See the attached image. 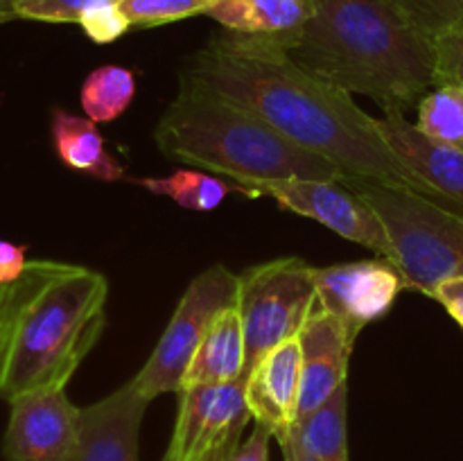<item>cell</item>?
I'll return each mask as SVG.
<instances>
[{
    "label": "cell",
    "mask_w": 463,
    "mask_h": 461,
    "mask_svg": "<svg viewBox=\"0 0 463 461\" xmlns=\"http://www.w3.org/2000/svg\"><path fill=\"white\" fill-rule=\"evenodd\" d=\"M315 9L317 0H215L206 16L226 32L274 41L285 50L315 16Z\"/></svg>",
    "instance_id": "obj_16"
},
{
    "label": "cell",
    "mask_w": 463,
    "mask_h": 461,
    "mask_svg": "<svg viewBox=\"0 0 463 461\" xmlns=\"http://www.w3.org/2000/svg\"><path fill=\"white\" fill-rule=\"evenodd\" d=\"M247 346H244V328L238 307L229 306L217 312L208 325L206 337L199 343L184 387L188 384H222L240 380L244 373Z\"/></svg>",
    "instance_id": "obj_17"
},
{
    "label": "cell",
    "mask_w": 463,
    "mask_h": 461,
    "mask_svg": "<svg viewBox=\"0 0 463 461\" xmlns=\"http://www.w3.org/2000/svg\"><path fill=\"white\" fill-rule=\"evenodd\" d=\"M154 140L172 161L233 176L238 185L289 176L344 181L335 163L298 147L249 108L190 81H181Z\"/></svg>",
    "instance_id": "obj_4"
},
{
    "label": "cell",
    "mask_w": 463,
    "mask_h": 461,
    "mask_svg": "<svg viewBox=\"0 0 463 461\" xmlns=\"http://www.w3.org/2000/svg\"><path fill=\"white\" fill-rule=\"evenodd\" d=\"M437 54V86L450 84L463 89V18L434 34Z\"/></svg>",
    "instance_id": "obj_24"
},
{
    "label": "cell",
    "mask_w": 463,
    "mask_h": 461,
    "mask_svg": "<svg viewBox=\"0 0 463 461\" xmlns=\"http://www.w3.org/2000/svg\"><path fill=\"white\" fill-rule=\"evenodd\" d=\"M251 420L244 380L188 384L179 391V414L163 461H206L220 447L242 437Z\"/></svg>",
    "instance_id": "obj_9"
},
{
    "label": "cell",
    "mask_w": 463,
    "mask_h": 461,
    "mask_svg": "<svg viewBox=\"0 0 463 461\" xmlns=\"http://www.w3.org/2000/svg\"><path fill=\"white\" fill-rule=\"evenodd\" d=\"M238 443H240V437H238V438H233V441L226 443L224 447H220V450H217L215 455H213V456H208L206 461H226V459H229L231 452H233L235 447H238Z\"/></svg>",
    "instance_id": "obj_33"
},
{
    "label": "cell",
    "mask_w": 463,
    "mask_h": 461,
    "mask_svg": "<svg viewBox=\"0 0 463 461\" xmlns=\"http://www.w3.org/2000/svg\"><path fill=\"white\" fill-rule=\"evenodd\" d=\"M149 402L129 380L102 400L84 407L68 461H138L140 425Z\"/></svg>",
    "instance_id": "obj_12"
},
{
    "label": "cell",
    "mask_w": 463,
    "mask_h": 461,
    "mask_svg": "<svg viewBox=\"0 0 463 461\" xmlns=\"http://www.w3.org/2000/svg\"><path fill=\"white\" fill-rule=\"evenodd\" d=\"M109 3H120V0H21L14 14L30 21L80 23L86 12Z\"/></svg>",
    "instance_id": "obj_25"
},
{
    "label": "cell",
    "mask_w": 463,
    "mask_h": 461,
    "mask_svg": "<svg viewBox=\"0 0 463 461\" xmlns=\"http://www.w3.org/2000/svg\"><path fill=\"white\" fill-rule=\"evenodd\" d=\"M14 283H16V280H14ZM14 283H9V285H0V355H3L5 334H7L9 316H12Z\"/></svg>",
    "instance_id": "obj_31"
},
{
    "label": "cell",
    "mask_w": 463,
    "mask_h": 461,
    "mask_svg": "<svg viewBox=\"0 0 463 461\" xmlns=\"http://www.w3.org/2000/svg\"><path fill=\"white\" fill-rule=\"evenodd\" d=\"M235 307L244 328L242 380L269 351L297 339L317 307L315 267L301 258H276L238 276Z\"/></svg>",
    "instance_id": "obj_6"
},
{
    "label": "cell",
    "mask_w": 463,
    "mask_h": 461,
    "mask_svg": "<svg viewBox=\"0 0 463 461\" xmlns=\"http://www.w3.org/2000/svg\"><path fill=\"white\" fill-rule=\"evenodd\" d=\"M432 298L446 307L448 315H450L463 330V278L443 280L441 285L434 287Z\"/></svg>",
    "instance_id": "obj_30"
},
{
    "label": "cell",
    "mask_w": 463,
    "mask_h": 461,
    "mask_svg": "<svg viewBox=\"0 0 463 461\" xmlns=\"http://www.w3.org/2000/svg\"><path fill=\"white\" fill-rule=\"evenodd\" d=\"M402 3L432 36L457 18H463V0H402Z\"/></svg>",
    "instance_id": "obj_27"
},
{
    "label": "cell",
    "mask_w": 463,
    "mask_h": 461,
    "mask_svg": "<svg viewBox=\"0 0 463 461\" xmlns=\"http://www.w3.org/2000/svg\"><path fill=\"white\" fill-rule=\"evenodd\" d=\"M5 461H68L77 441L80 407L66 389H41L9 400Z\"/></svg>",
    "instance_id": "obj_11"
},
{
    "label": "cell",
    "mask_w": 463,
    "mask_h": 461,
    "mask_svg": "<svg viewBox=\"0 0 463 461\" xmlns=\"http://www.w3.org/2000/svg\"><path fill=\"white\" fill-rule=\"evenodd\" d=\"M50 127H52L54 149L63 165L99 181L125 179V167L109 152L98 125L90 118H80L63 108H52Z\"/></svg>",
    "instance_id": "obj_18"
},
{
    "label": "cell",
    "mask_w": 463,
    "mask_h": 461,
    "mask_svg": "<svg viewBox=\"0 0 463 461\" xmlns=\"http://www.w3.org/2000/svg\"><path fill=\"white\" fill-rule=\"evenodd\" d=\"M298 393H301L298 337L267 353L244 378V396H247L251 420L267 425L276 441L285 437L297 420Z\"/></svg>",
    "instance_id": "obj_15"
},
{
    "label": "cell",
    "mask_w": 463,
    "mask_h": 461,
    "mask_svg": "<svg viewBox=\"0 0 463 461\" xmlns=\"http://www.w3.org/2000/svg\"><path fill=\"white\" fill-rule=\"evenodd\" d=\"M125 179L149 190L152 194L172 199L181 208L194 212L215 211L231 193L242 194L240 185L199 170H176L167 176H140V179L125 176Z\"/></svg>",
    "instance_id": "obj_20"
},
{
    "label": "cell",
    "mask_w": 463,
    "mask_h": 461,
    "mask_svg": "<svg viewBox=\"0 0 463 461\" xmlns=\"http://www.w3.org/2000/svg\"><path fill=\"white\" fill-rule=\"evenodd\" d=\"M317 303L337 316L353 339L396 306L405 276L387 258L315 267Z\"/></svg>",
    "instance_id": "obj_10"
},
{
    "label": "cell",
    "mask_w": 463,
    "mask_h": 461,
    "mask_svg": "<svg viewBox=\"0 0 463 461\" xmlns=\"http://www.w3.org/2000/svg\"><path fill=\"white\" fill-rule=\"evenodd\" d=\"M271 438H274V434L267 425L253 423L251 437L247 441H240L226 461H269Z\"/></svg>",
    "instance_id": "obj_28"
},
{
    "label": "cell",
    "mask_w": 463,
    "mask_h": 461,
    "mask_svg": "<svg viewBox=\"0 0 463 461\" xmlns=\"http://www.w3.org/2000/svg\"><path fill=\"white\" fill-rule=\"evenodd\" d=\"M375 125L401 161L441 193L452 203L455 215L463 217V149L425 136L398 108H384Z\"/></svg>",
    "instance_id": "obj_14"
},
{
    "label": "cell",
    "mask_w": 463,
    "mask_h": 461,
    "mask_svg": "<svg viewBox=\"0 0 463 461\" xmlns=\"http://www.w3.org/2000/svg\"><path fill=\"white\" fill-rule=\"evenodd\" d=\"M104 274L57 260H30L14 283L0 355V398L66 389L107 325Z\"/></svg>",
    "instance_id": "obj_3"
},
{
    "label": "cell",
    "mask_w": 463,
    "mask_h": 461,
    "mask_svg": "<svg viewBox=\"0 0 463 461\" xmlns=\"http://www.w3.org/2000/svg\"><path fill=\"white\" fill-rule=\"evenodd\" d=\"M380 217L407 289L432 296L443 280L463 278V217L410 190L364 179L342 181Z\"/></svg>",
    "instance_id": "obj_5"
},
{
    "label": "cell",
    "mask_w": 463,
    "mask_h": 461,
    "mask_svg": "<svg viewBox=\"0 0 463 461\" xmlns=\"http://www.w3.org/2000/svg\"><path fill=\"white\" fill-rule=\"evenodd\" d=\"M289 437L315 461L348 459V384H342L328 400L289 428Z\"/></svg>",
    "instance_id": "obj_19"
},
{
    "label": "cell",
    "mask_w": 463,
    "mask_h": 461,
    "mask_svg": "<svg viewBox=\"0 0 463 461\" xmlns=\"http://www.w3.org/2000/svg\"><path fill=\"white\" fill-rule=\"evenodd\" d=\"M136 95V75L125 66L107 63L90 72L81 84V108L86 118L98 122H113L129 108Z\"/></svg>",
    "instance_id": "obj_21"
},
{
    "label": "cell",
    "mask_w": 463,
    "mask_h": 461,
    "mask_svg": "<svg viewBox=\"0 0 463 461\" xmlns=\"http://www.w3.org/2000/svg\"><path fill=\"white\" fill-rule=\"evenodd\" d=\"M80 25L95 43H111V41L120 39L127 30H131L129 21H127L118 3L99 5V7L90 9L81 16Z\"/></svg>",
    "instance_id": "obj_26"
},
{
    "label": "cell",
    "mask_w": 463,
    "mask_h": 461,
    "mask_svg": "<svg viewBox=\"0 0 463 461\" xmlns=\"http://www.w3.org/2000/svg\"><path fill=\"white\" fill-rule=\"evenodd\" d=\"M285 52L312 77L366 95L383 111H405L437 86L434 36L402 0H317Z\"/></svg>",
    "instance_id": "obj_2"
},
{
    "label": "cell",
    "mask_w": 463,
    "mask_h": 461,
    "mask_svg": "<svg viewBox=\"0 0 463 461\" xmlns=\"http://www.w3.org/2000/svg\"><path fill=\"white\" fill-rule=\"evenodd\" d=\"M9 18H14L12 14H5V12H0V23H7Z\"/></svg>",
    "instance_id": "obj_35"
},
{
    "label": "cell",
    "mask_w": 463,
    "mask_h": 461,
    "mask_svg": "<svg viewBox=\"0 0 463 461\" xmlns=\"http://www.w3.org/2000/svg\"><path fill=\"white\" fill-rule=\"evenodd\" d=\"M301 346V393L297 419L324 405L342 384H346L355 339L342 321L317 303L315 312L298 333Z\"/></svg>",
    "instance_id": "obj_13"
},
{
    "label": "cell",
    "mask_w": 463,
    "mask_h": 461,
    "mask_svg": "<svg viewBox=\"0 0 463 461\" xmlns=\"http://www.w3.org/2000/svg\"><path fill=\"white\" fill-rule=\"evenodd\" d=\"M238 276L224 265L208 267L197 278L190 280L152 355L134 378L136 389L147 400H154L161 393H179L184 389L190 362L206 337L208 325L217 312L233 306Z\"/></svg>",
    "instance_id": "obj_7"
},
{
    "label": "cell",
    "mask_w": 463,
    "mask_h": 461,
    "mask_svg": "<svg viewBox=\"0 0 463 461\" xmlns=\"http://www.w3.org/2000/svg\"><path fill=\"white\" fill-rule=\"evenodd\" d=\"M18 3H21V0H0V12L12 14V16L16 18V14H14V9H16Z\"/></svg>",
    "instance_id": "obj_34"
},
{
    "label": "cell",
    "mask_w": 463,
    "mask_h": 461,
    "mask_svg": "<svg viewBox=\"0 0 463 461\" xmlns=\"http://www.w3.org/2000/svg\"><path fill=\"white\" fill-rule=\"evenodd\" d=\"M118 5L131 27H156L206 14L215 0H120Z\"/></svg>",
    "instance_id": "obj_23"
},
{
    "label": "cell",
    "mask_w": 463,
    "mask_h": 461,
    "mask_svg": "<svg viewBox=\"0 0 463 461\" xmlns=\"http://www.w3.org/2000/svg\"><path fill=\"white\" fill-rule=\"evenodd\" d=\"M25 251L27 249L23 244L0 240V285H9L21 278L30 262L25 258Z\"/></svg>",
    "instance_id": "obj_29"
},
{
    "label": "cell",
    "mask_w": 463,
    "mask_h": 461,
    "mask_svg": "<svg viewBox=\"0 0 463 461\" xmlns=\"http://www.w3.org/2000/svg\"><path fill=\"white\" fill-rule=\"evenodd\" d=\"M240 188L247 197H260V194L271 197L285 211L319 221L333 233L362 244L396 265L392 240L380 217L371 211L360 194L346 188L342 181L289 176V179L258 181Z\"/></svg>",
    "instance_id": "obj_8"
},
{
    "label": "cell",
    "mask_w": 463,
    "mask_h": 461,
    "mask_svg": "<svg viewBox=\"0 0 463 461\" xmlns=\"http://www.w3.org/2000/svg\"><path fill=\"white\" fill-rule=\"evenodd\" d=\"M414 125L430 138L463 149V89L443 84L430 90L419 102Z\"/></svg>",
    "instance_id": "obj_22"
},
{
    "label": "cell",
    "mask_w": 463,
    "mask_h": 461,
    "mask_svg": "<svg viewBox=\"0 0 463 461\" xmlns=\"http://www.w3.org/2000/svg\"><path fill=\"white\" fill-rule=\"evenodd\" d=\"M279 446L280 450H283V461H315L292 437H289V434L279 438Z\"/></svg>",
    "instance_id": "obj_32"
},
{
    "label": "cell",
    "mask_w": 463,
    "mask_h": 461,
    "mask_svg": "<svg viewBox=\"0 0 463 461\" xmlns=\"http://www.w3.org/2000/svg\"><path fill=\"white\" fill-rule=\"evenodd\" d=\"M181 81L253 111L298 147L335 163L344 181L410 190L455 215L452 203L389 147L375 118L362 111L351 93L312 77L274 41L224 32L190 59Z\"/></svg>",
    "instance_id": "obj_1"
}]
</instances>
